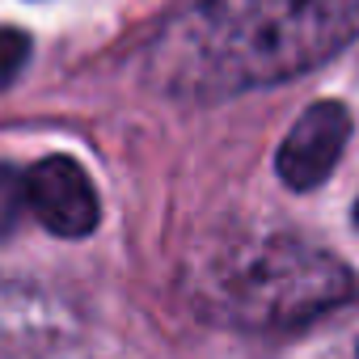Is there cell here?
Masks as SVG:
<instances>
[{"mask_svg":"<svg viewBox=\"0 0 359 359\" xmlns=\"http://www.w3.org/2000/svg\"><path fill=\"white\" fill-rule=\"evenodd\" d=\"M359 34V0H203L156 60L182 93H237L321 68Z\"/></svg>","mask_w":359,"mask_h":359,"instance_id":"cell-1","label":"cell"},{"mask_svg":"<svg viewBox=\"0 0 359 359\" xmlns=\"http://www.w3.org/2000/svg\"><path fill=\"white\" fill-rule=\"evenodd\" d=\"M26 212V173L0 165V237H9Z\"/></svg>","mask_w":359,"mask_h":359,"instance_id":"cell-5","label":"cell"},{"mask_svg":"<svg viewBox=\"0 0 359 359\" xmlns=\"http://www.w3.org/2000/svg\"><path fill=\"white\" fill-rule=\"evenodd\" d=\"M351 140V114L342 102H313L296 127L283 135L275 169L292 191H313L338 169L342 148Z\"/></svg>","mask_w":359,"mask_h":359,"instance_id":"cell-4","label":"cell"},{"mask_svg":"<svg viewBox=\"0 0 359 359\" xmlns=\"http://www.w3.org/2000/svg\"><path fill=\"white\" fill-rule=\"evenodd\" d=\"M26 60H30V39L22 34V30H0V85H9L22 68H26Z\"/></svg>","mask_w":359,"mask_h":359,"instance_id":"cell-6","label":"cell"},{"mask_svg":"<svg viewBox=\"0 0 359 359\" xmlns=\"http://www.w3.org/2000/svg\"><path fill=\"white\" fill-rule=\"evenodd\" d=\"M351 296V275L300 237H258L233 245L208 275V300L233 325H300Z\"/></svg>","mask_w":359,"mask_h":359,"instance_id":"cell-2","label":"cell"},{"mask_svg":"<svg viewBox=\"0 0 359 359\" xmlns=\"http://www.w3.org/2000/svg\"><path fill=\"white\" fill-rule=\"evenodd\" d=\"M26 212L55 237H89L97 229V191L81 161L55 152L26 169Z\"/></svg>","mask_w":359,"mask_h":359,"instance_id":"cell-3","label":"cell"},{"mask_svg":"<svg viewBox=\"0 0 359 359\" xmlns=\"http://www.w3.org/2000/svg\"><path fill=\"white\" fill-rule=\"evenodd\" d=\"M355 224H359V203H355Z\"/></svg>","mask_w":359,"mask_h":359,"instance_id":"cell-7","label":"cell"}]
</instances>
